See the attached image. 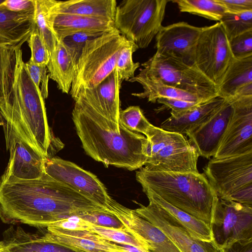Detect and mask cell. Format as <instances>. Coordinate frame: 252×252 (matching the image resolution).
Here are the masks:
<instances>
[{
  "instance_id": "cell-7",
  "label": "cell",
  "mask_w": 252,
  "mask_h": 252,
  "mask_svg": "<svg viewBox=\"0 0 252 252\" xmlns=\"http://www.w3.org/2000/svg\"><path fill=\"white\" fill-rule=\"evenodd\" d=\"M203 173L219 198L252 206V152L213 158Z\"/></svg>"
},
{
  "instance_id": "cell-6",
  "label": "cell",
  "mask_w": 252,
  "mask_h": 252,
  "mask_svg": "<svg viewBox=\"0 0 252 252\" xmlns=\"http://www.w3.org/2000/svg\"><path fill=\"white\" fill-rule=\"evenodd\" d=\"M149 142L144 168L153 171L199 172V157L187 136L152 125L145 136Z\"/></svg>"
},
{
  "instance_id": "cell-49",
  "label": "cell",
  "mask_w": 252,
  "mask_h": 252,
  "mask_svg": "<svg viewBox=\"0 0 252 252\" xmlns=\"http://www.w3.org/2000/svg\"><path fill=\"white\" fill-rule=\"evenodd\" d=\"M5 0H0V5L2 4Z\"/></svg>"
},
{
  "instance_id": "cell-10",
  "label": "cell",
  "mask_w": 252,
  "mask_h": 252,
  "mask_svg": "<svg viewBox=\"0 0 252 252\" xmlns=\"http://www.w3.org/2000/svg\"><path fill=\"white\" fill-rule=\"evenodd\" d=\"M213 241L220 250L252 238V206L215 198L209 223Z\"/></svg>"
},
{
  "instance_id": "cell-50",
  "label": "cell",
  "mask_w": 252,
  "mask_h": 252,
  "mask_svg": "<svg viewBox=\"0 0 252 252\" xmlns=\"http://www.w3.org/2000/svg\"></svg>"
},
{
  "instance_id": "cell-38",
  "label": "cell",
  "mask_w": 252,
  "mask_h": 252,
  "mask_svg": "<svg viewBox=\"0 0 252 252\" xmlns=\"http://www.w3.org/2000/svg\"><path fill=\"white\" fill-rule=\"evenodd\" d=\"M77 216L95 225L115 229L125 228L119 219L109 212H90Z\"/></svg>"
},
{
  "instance_id": "cell-33",
  "label": "cell",
  "mask_w": 252,
  "mask_h": 252,
  "mask_svg": "<svg viewBox=\"0 0 252 252\" xmlns=\"http://www.w3.org/2000/svg\"><path fill=\"white\" fill-rule=\"evenodd\" d=\"M89 226V231L98 234L109 241L116 244L129 245L149 251L150 247L147 243L137 238L126 227L124 229L108 228L95 225L90 222Z\"/></svg>"
},
{
  "instance_id": "cell-22",
  "label": "cell",
  "mask_w": 252,
  "mask_h": 252,
  "mask_svg": "<svg viewBox=\"0 0 252 252\" xmlns=\"http://www.w3.org/2000/svg\"><path fill=\"white\" fill-rule=\"evenodd\" d=\"M217 95L227 100L252 95V56L233 59L217 87Z\"/></svg>"
},
{
  "instance_id": "cell-41",
  "label": "cell",
  "mask_w": 252,
  "mask_h": 252,
  "mask_svg": "<svg viewBox=\"0 0 252 252\" xmlns=\"http://www.w3.org/2000/svg\"><path fill=\"white\" fill-rule=\"evenodd\" d=\"M105 32H81L64 38L63 42L79 59L86 42L100 36Z\"/></svg>"
},
{
  "instance_id": "cell-14",
  "label": "cell",
  "mask_w": 252,
  "mask_h": 252,
  "mask_svg": "<svg viewBox=\"0 0 252 252\" xmlns=\"http://www.w3.org/2000/svg\"><path fill=\"white\" fill-rule=\"evenodd\" d=\"M139 205L135 212L161 230L181 252H221L213 241L193 237L171 215L153 202H149L146 206Z\"/></svg>"
},
{
  "instance_id": "cell-1",
  "label": "cell",
  "mask_w": 252,
  "mask_h": 252,
  "mask_svg": "<svg viewBox=\"0 0 252 252\" xmlns=\"http://www.w3.org/2000/svg\"><path fill=\"white\" fill-rule=\"evenodd\" d=\"M97 211L108 212L45 173L0 184V219L6 224L45 228L68 216Z\"/></svg>"
},
{
  "instance_id": "cell-3",
  "label": "cell",
  "mask_w": 252,
  "mask_h": 252,
  "mask_svg": "<svg viewBox=\"0 0 252 252\" xmlns=\"http://www.w3.org/2000/svg\"><path fill=\"white\" fill-rule=\"evenodd\" d=\"M0 126L5 141L22 140L46 158H50L54 138L48 125L44 99L30 78L21 48L9 98L0 103Z\"/></svg>"
},
{
  "instance_id": "cell-2",
  "label": "cell",
  "mask_w": 252,
  "mask_h": 252,
  "mask_svg": "<svg viewBox=\"0 0 252 252\" xmlns=\"http://www.w3.org/2000/svg\"><path fill=\"white\" fill-rule=\"evenodd\" d=\"M72 113L77 134L86 153L106 167L130 171L143 167L148 156L147 138L118 126L75 100Z\"/></svg>"
},
{
  "instance_id": "cell-20",
  "label": "cell",
  "mask_w": 252,
  "mask_h": 252,
  "mask_svg": "<svg viewBox=\"0 0 252 252\" xmlns=\"http://www.w3.org/2000/svg\"><path fill=\"white\" fill-rule=\"evenodd\" d=\"M38 231L45 241L84 252H125L117 244L88 230H67L49 226Z\"/></svg>"
},
{
  "instance_id": "cell-31",
  "label": "cell",
  "mask_w": 252,
  "mask_h": 252,
  "mask_svg": "<svg viewBox=\"0 0 252 252\" xmlns=\"http://www.w3.org/2000/svg\"><path fill=\"white\" fill-rule=\"evenodd\" d=\"M18 48L0 46V103L6 101L12 92Z\"/></svg>"
},
{
  "instance_id": "cell-24",
  "label": "cell",
  "mask_w": 252,
  "mask_h": 252,
  "mask_svg": "<svg viewBox=\"0 0 252 252\" xmlns=\"http://www.w3.org/2000/svg\"><path fill=\"white\" fill-rule=\"evenodd\" d=\"M78 58L65 44L59 41L47 66L49 76L63 93H69Z\"/></svg>"
},
{
  "instance_id": "cell-26",
  "label": "cell",
  "mask_w": 252,
  "mask_h": 252,
  "mask_svg": "<svg viewBox=\"0 0 252 252\" xmlns=\"http://www.w3.org/2000/svg\"><path fill=\"white\" fill-rule=\"evenodd\" d=\"M224 100L219 96L215 97L176 118L169 117L161 123L159 127L166 131L186 134L207 120Z\"/></svg>"
},
{
  "instance_id": "cell-12",
  "label": "cell",
  "mask_w": 252,
  "mask_h": 252,
  "mask_svg": "<svg viewBox=\"0 0 252 252\" xmlns=\"http://www.w3.org/2000/svg\"><path fill=\"white\" fill-rule=\"evenodd\" d=\"M44 169L52 179L106 210L113 200L95 175L73 162L58 157L48 158L44 160Z\"/></svg>"
},
{
  "instance_id": "cell-44",
  "label": "cell",
  "mask_w": 252,
  "mask_h": 252,
  "mask_svg": "<svg viewBox=\"0 0 252 252\" xmlns=\"http://www.w3.org/2000/svg\"><path fill=\"white\" fill-rule=\"evenodd\" d=\"M227 12L238 13L252 10V0H217Z\"/></svg>"
},
{
  "instance_id": "cell-48",
  "label": "cell",
  "mask_w": 252,
  "mask_h": 252,
  "mask_svg": "<svg viewBox=\"0 0 252 252\" xmlns=\"http://www.w3.org/2000/svg\"><path fill=\"white\" fill-rule=\"evenodd\" d=\"M0 252H10L2 241H0Z\"/></svg>"
},
{
  "instance_id": "cell-45",
  "label": "cell",
  "mask_w": 252,
  "mask_h": 252,
  "mask_svg": "<svg viewBox=\"0 0 252 252\" xmlns=\"http://www.w3.org/2000/svg\"><path fill=\"white\" fill-rule=\"evenodd\" d=\"M2 4L8 10L14 12L35 10V0H5Z\"/></svg>"
},
{
  "instance_id": "cell-23",
  "label": "cell",
  "mask_w": 252,
  "mask_h": 252,
  "mask_svg": "<svg viewBox=\"0 0 252 252\" xmlns=\"http://www.w3.org/2000/svg\"><path fill=\"white\" fill-rule=\"evenodd\" d=\"M2 241L10 252H84L45 241L38 232H27L19 226L7 229Z\"/></svg>"
},
{
  "instance_id": "cell-4",
  "label": "cell",
  "mask_w": 252,
  "mask_h": 252,
  "mask_svg": "<svg viewBox=\"0 0 252 252\" xmlns=\"http://www.w3.org/2000/svg\"><path fill=\"white\" fill-rule=\"evenodd\" d=\"M136 179L171 205L210 223L217 195L204 173L153 171L144 167Z\"/></svg>"
},
{
  "instance_id": "cell-43",
  "label": "cell",
  "mask_w": 252,
  "mask_h": 252,
  "mask_svg": "<svg viewBox=\"0 0 252 252\" xmlns=\"http://www.w3.org/2000/svg\"><path fill=\"white\" fill-rule=\"evenodd\" d=\"M50 226L67 230L89 231V222L77 215L70 216L59 220L52 223Z\"/></svg>"
},
{
  "instance_id": "cell-25",
  "label": "cell",
  "mask_w": 252,
  "mask_h": 252,
  "mask_svg": "<svg viewBox=\"0 0 252 252\" xmlns=\"http://www.w3.org/2000/svg\"><path fill=\"white\" fill-rule=\"evenodd\" d=\"M57 6L54 12L53 25L58 41L78 32H106L115 28L113 22L57 12Z\"/></svg>"
},
{
  "instance_id": "cell-15",
  "label": "cell",
  "mask_w": 252,
  "mask_h": 252,
  "mask_svg": "<svg viewBox=\"0 0 252 252\" xmlns=\"http://www.w3.org/2000/svg\"><path fill=\"white\" fill-rule=\"evenodd\" d=\"M202 27L185 22L162 26L156 36L157 54L193 65L194 52Z\"/></svg>"
},
{
  "instance_id": "cell-36",
  "label": "cell",
  "mask_w": 252,
  "mask_h": 252,
  "mask_svg": "<svg viewBox=\"0 0 252 252\" xmlns=\"http://www.w3.org/2000/svg\"><path fill=\"white\" fill-rule=\"evenodd\" d=\"M138 49L133 42L127 40L121 49L115 65L119 79L121 81H127L133 77L135 71L139 67V63H134L132 59L133 53Z\"/></svg>"
},
{
  "instance_id": "cell-39",
  "label": "cell",
  "mask_w": 252,
  "mask_h": 252,
  "mask_svg": "<svg viewBox=\"0 0 252 252\" xmlns=\"http://www.w3.org/2000/svg\"><path fill=\"white\" fill-rule=\"evenodd\" d=\"M25 66L30 78L36 87L40 89L44 99L47 98L49 78L47 66L36 64L30 60L25 63Z\"/></svg>"
},
{
  "instance_id": "cell-27",
  "label": "cell",
  "mask_w": 252,
  "mask_h": 252,
  "mask_svg": "<svg viewBox=\"0 0 252 252\" xmlns=\"http://www.w3.org/2000/svg\"><path fill=\"white\" fill-rule=\"evenodd\" d=\"M127 81L137 82L142 86L143 92L132 93V95L140 98H147L149 102L154 103L160 98L177 99L200 103L209 100L196 94L167 85L158 79L140 72Z\"/></svg>"
},
{
  "instance_id": "cell-29",
  "label": "cell",
  "mask_w": 252,
  "mask_h": 252,
  "mask_svg": "<svg viewBox=\"0 0 252 252\" xmlns=\"http://www.w3.org/2000/svg\"><path fill=\"white\" fill-rule=\"evenodd\" d=\"M117 5L115 0H70L58 1L56 10L114 22Z\"/></svg>"
},
{
  "instance_id": "cell-35",
  "label": "cell",
  "mask_w": 252,
  "mask_h": 252,
  "mask_svg": "<svg viewBox=\"0 0 252 252\" xmlns=\"http://www.w3.org/2000/svg\"><path fill=\"white\" fill-rule=\"evenodd\" d=\"M119 123L128 130L146 136L152 126L138 106H130L121 111Z\"/></svg>"
},
{
  "instance_id": "cell-16",
  "label": "cell",
  "mask_w": 252,
  "mask_h": 252,
  "mask_svg": "<svg viewBox=\"0 0 252 252\" xmlns=\"http://www.w3.org/2000/svg\"><path fill=\"white\" fill-rule=\"evenodd\" d=\"M108 210L116 216L126 229L149 246L150 252H181L169 237L157 226L115 200Z\"/></svg>"
},
{
  "instance_id": "cell-37",
  "label": "cell",
  "mask_w": 252,
  "mask_h": 252,
  "mask_svg": "<svg viewBox=\"0 0 252 252\" xmlns=\"http://www.w3.org/2000/svg\"><path fill=\"white\" fill-rule=\"evenodd\" d=\"M27 41L31 51L30 60L36 64L47 65L50 55L35 25Z\"/></svg>"
},
{
  "instance_id": "cell-47",
  "label": "cell",
  "mask_w": 252,
  "mask_h": 252,
  "mask_svg": "<svg viewBox=\"0 0 252 252\" xmlns=\"http://www.w3.org/2000/svg\"><path fill=\"white\" fill-rule=\"evenodd\" d=\"M125 252H150L145 249L126 244H117Z\"/></svg>"
},
{
  "instance_id": "cell-19",
  "label": "cell",
  "mask_w": 252,
  "mask_h": 252,
  "mask_svg": "<svg viewBox=\"0 0 252 252\" xmlns=\"http://www.w3.org/2000/svg\"><path fill=\"white\" fill-rule=\"evenodd\" d=\"M122 82L115 69L97 86L81 90L74 100L83 102L103 118L119 126Z\"/></svg>"
},
{
  "instance_id": "cell-8",
  "label": "cell",
  "mask_w": 252,
  "mask_h": 252,
  "mask_svg": "<svg viewBox=\"0 0 252 252\" xmlns=\"http://www.w3.org/2000/svg\"><path fill=\"white\" fill-rule=\"evenodd\" d=\"M168 0H125L117 5L115 28L138 48H146L162 28Z\"/></svg>"
},
{
  "instance_id": "cell-28",
  "label": "cell",
  "mask_w": 252,
  "mask_h": 252,
  "mask_svg": "<svg viewBox=\"0 0 252 252\" xmlns=\"http://www.w3.org/2000/svg\"><path fill=\"white\" fill-rule=\"evenodd\" d=\"M149 202L155 204L182 225L195 239L213 241L209 224L171 205L158 194L146 187H142Z\"/></svg>"
},
{
  "instance_id": "cell-18",
  "label": "cell",
  "mask_w": 252,
  "mask_h": 252,
  "mask_svg": "<svg viewBox=\"0 0 252 252\" xmlns=\"http://www.w3.org/2000/svg\"><path fill=\"white\" fill-rule=\"evenodd\" d=\"M232 111L230 100L225 99L207 120L186 134L199 156L207 159L215 156L230 119Z\"/></svg>"
},
{
  "instance_id": "cell-46",
  "label": "cell",
  "mask_w": 252,
  "mask_h": 252,
  "mask_svg": "<svg viewBox=\"0 0 252 252\" xmlns=\"http://www.w3.org/2000/svg\"><path fill=\"white\" fill-rule=\"evenodd\" d=\"M221 252H252V238L237 241L221 250Z\"/></svg>"
},
{
  "instance_id": "cell-21",
  "label": "cell",
  "mask_w": 252,
  "mask_h": 252,
  "mask_svg": "<svg viewBox=\"0 0 252 252\" xmlns=\"http://www.w3.org/2000/svg\"><path fill=\"white\" fill-rule=\"evenodd\" d=\"M35 26V10L14 12L0 5V46L21 47Z\"/></svg>"
},
{
  "instance_id": "cell-5",
  "label": "cell",
  "mask_w": 252,
  "mask_h": 252,
  "mask_svg": "<svg viewBox=\"0 0 252 252\" xmlns=\"http://www.w3.org/2000/svg\"><path fill=\"white\" fill-rule=\"evenodd\" d=\"M127 41L115 28L86 42L77 61L69 93L73 99L81 90L97 86L114 71Z\"/></svg>"
},
{
  "instance_id": "cell-40",
  "label": "cell",
  "mask_w": 252,
  "mask_h": 252,
  "mask_svg": "<svg viewBox=\"0 0 252 252\" xmlns=\"http://www.w3.org/2000/svg\"><path fill=\"white\" fill-rule=\"evenodd\" d=\"M234 59L245 58L252 56V30L245 32L229 40Z\"/></svg>"
},
{
  "instance_id": "cell-17",
  "label": "cell",
  "mask_w": 252,
  "mask_h": 252,
  "mask_svg": "<svg viewBox=\"0 0 252 252\" xmlns=\"http://www.w3.org/2000/svg\"><path fill=\"white\" fill-rule=\"evenodd\" d=\"M5 143L10 158L0 184L12 179H36L43 175L46 158L19 139L13 138L5 141Z\"/></svg>"
},
{
  "instance_id": "cell-42",
  "label": "cell",
  "mask_w": 252,
  "mask_h": 252,
  "mask_svg": "<svg viewBox=\"0 0 252 252\" xmlns=\"http://www.w3.org/2000/svg\"><path fill=\"white\" fill-rule=\"evenodd\" d=\"M157 102L162 104V108L171 109V116L176 118L179 115L203 103L188 101L181 99L160 98Z\"/></svg>"
},
{
  "instance_id": "cell-9",
  "label": "cell",
  "mask_w": 252,
  "mask_h": 252,
  "mask_svg": "<svg viewBox=\"0 0 252 252\" xmlns=\"http://www.w3.org/2000/svg\"><path fill=\"white\" fill-rule=\"evenodd\" d=\"M140 73L206 100L218 96L217 87L194 66L155 53Z\"/></svg>"
},
{
  "instance_id": "cell-34",
  "label": "cell",
  "mask_w": 252,
  "mask_h": 252,
  "mask_svg": "<svg viewBox=\"0 0 252 252\" xmlns=\"http://www.w3.org/2000/svg\"><path fill=\"white\" fill-rule=\"evenodd\" d=\"M220 22L230 40L238 35L252 30V10L238 13L225 12Z\"/></svg>"
},
{
  "instance_id": "cell-32",
  "label": "cell",
  "mask_w": 252,
  "mask_h": 252,
  "mask_svg": "<svg viewBox=\"0 0 252 252\" xmlns=\"http://www.w3.org/2000/svg\"><path fill=\"white\" fill-rule=\"evenodd\" d=\"M181 12L197 15L208 19L220 22L225 8L217 0H176Z\"/></svg>"
},
{
  "instance_id": "cell-13",
  "label": "cell",
  "mask_w": 252,
  "mask_h": 252,
  "mask_svg": "<svg viewBox=\"0 0 252 252\" xmlns=\"http://www.w3.org/2000/svg\"><path fill=\"white\" fill-rule=\"evenodd\" d=\"M229 100L231 116L213 158H221L252 152V95Z\"/></svg>"
},
{
  "instance_id": "cell-30",
  "label": "cell",
  "mask_w": 252,
  "mask_h": 252,
  "mask_svg": "<svg viewBox=\"0 0 252 252\" xmlns=\"http://www.w3.org/2000/svg\"><path fill=\"white\" fill-rule=\"evenodd\" d=\"M57 3L55 0H35V25L50 56L58 42L53 25Z\"/></svg>"
},
{
  "instance_id": "cell-11",
  "label": "cell",
  "mask_w": 252,
  "mask_h": 252,
  "mask_svg": "<svg viewBox=\"0 0 252 252\" xmlns=\"http://www.w3.org/2000/svg\"><path fill=\"white\" fill-rule=\"evenodd\" d=\"M233 59L221 23L202 27L195 46L193 66L217 88Z\"/></svg>"
}]
</instances>
